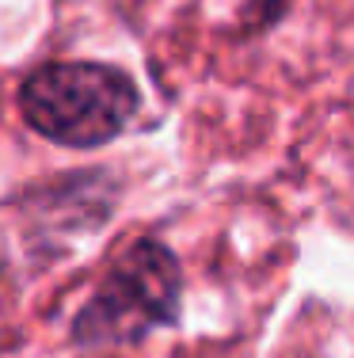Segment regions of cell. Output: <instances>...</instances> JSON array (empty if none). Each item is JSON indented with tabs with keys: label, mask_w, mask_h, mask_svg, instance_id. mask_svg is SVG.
I'll return each instance as SVG.
<instances>
[{
	"label": "cell",
	"mask_w": 354,
	"mask_h": 358,
	"mask_svg": "<svg viewBox=\"0 0 354 358\" xmlns=\"http://www.w3.org/2000/svg\"><path fill=\"white\" fill-rule=\"evenodd\" d=\"M297 0H244L240 8V31L244 35H267L290 15Z\"/></svg>",
	"instance_id": "cell-3"
},
{
	"label": "cell",
	"mask_w": 354,
	"mask_h": 358,
	"mask_svg": "<svg viewBox=\"0 0 354 358\" xmlns=\"http://www.w3.org/2000/svg\"><path fill=\"white\" fill-rule=\"evenodd\" d=\"M15 107L31 134L61 149H103L133 126L141 88L111 62H46L23 76Z\"/></svg>",
	"instance_id": "cell-2"
},
{
	"label": "cell",
	"mask_w": 354,
	"mask_h": 358,
	"mask_svg": "<svg viewBox=\"0 0 354 358\" xmlns=\"http://www.w3.org/2000/svg\"><path fill=\"white\" fill-rule=\"evenodd\" d=\"M183 317L179 255L156 236L126 244L103 271L69 324V343L84 355L141 347L153 331L175 328Z\"/></svg>",
	"instance_id": "cell-1"
}]
</instances>
